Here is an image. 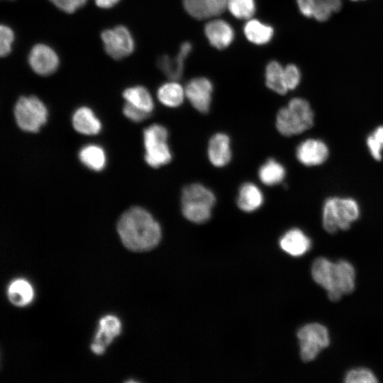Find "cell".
I'll return each instance as SVG.
<instances>
[{"instance_id": "d590c367", "label": "cell", "mask_w": 383, "mask_h": 383, "mask_svg": "<svg viewBox=\"0 0 383 383\" xmlns=\"http://www.w3.org/2000/svg\"><path fill=\"white\" fill-rule=\"evenodd\" d=\"M120 0H94L96 5L101 9H110L119 2Z\"/></svg>"}, {"instance_id": "d6a6232c", "label": "cell", "mask_w": 383, "mask_h": 383, "mask_svg": "<svg viewBox=\"0 0 383 383\" xmlns=\"http://www.w3.org/2000/svg\"><path fill=\"white\" fill-rule=\"evenodd\" d=\"M284 79L289 91L296 89L301 81L299 67L294 64H289L284 67Z\"/></svg>"}, {"instance_id": "e0dca14e", "label": "cell", "mask_w": 383, "mask_h": 383, "mask_svg": "<svg viewBox=\"0 0 383 383\" xmlns=\"http://www.w3.org/2000/svg\"><path fill=\"white\" fill-rule=\"evenodd\" d=\"M208 158L216 167L226 166L231 159L230 138L223 133L214 134L209 140L207 148Z\"/></svg>"}, {"instance_id": "2e32d148", "label": "cell", "mask_w": 383, "mask_h": 383, "mask_svg": "<svg viewBox=\"0 0 383 383\" xmlns=\"http://www.w3.org/2000/svg\"><path fill=\"white\" fill-rule=\"evenodd\" d=\"M192 49L189 42L183 43L176 57L164 55L157 60L159 69L170 79L178 80L182 76L184 63Z\"/></svg>"}, {"instance_id": "4316f807", "label": "cell", "mask_w": 383, "mask_h": 383, "mask_svg": "<svg viewBox=\"0 0 383 383\" xmlns=\"http://www.w3.org/2000/svg\"><path fill=\"white\" fill-rule=\"evenodd\" d=\"M285 174L284 167L272 158L262 164L258 171L260 180L267 186H273L282 182Z\"/></svg>"}, {"instance_id": "f546056e", "label": "cell", "mask_w": 383, "mask_h": 383, "mask_svg": "<svg viewBox=\"0 0 383 383\" xmlns=\"http://www.w3.org/2000/svg\"><path fill=\"white\" fill-rule=\"evenodd\" d=\"M367 145L374 159L381 160L383 151V126L376 128L368 135Z\"/></svg>"}, {"instance_id": "836d02e7", "label": "cell", "mask_w": 383, "mask_h": 383, "mask_svg": "<svg viewBox=\"0 0 383 383\" xmlns=\"http://www.w3.org/2000/svg\"><path fill=\"white\" fill-rule=\"evenodd\" d=\"M60 10L72 13L82 7L87 0H49Z\"/></svg>"}, {"instance_id": "3957f363", "label": "cell", "mask_w": 383, "mask_h": 383, "mask_svg": "<svg viewBox=\"0 0 383 383\" xmlns=\"http://www.w3.org/2000/svg\"><path fill=\"white\" fill-rule=\"evenodd\" d=\"M314 114L309 103L295 97L280 109L276 116V128L284 136L300 134L313 125Z\"/></svg>"}, {"instance_id": "484cf974", "label": "cell", "mask_w": 383, "mask_h": 383, "mask_svg": "<svg viewBox=\"0 0 383 383\" xmlns=\"http://www.w3.org/2000/svg\"><path fill=\"white\" fill-rule=\"evenodd\" d=\"M123 96L126 102L133 106L151 113L154 109V103L148 90L142 86H135L126 89Z\"/></svg>"}, {"instance_id": "5b68a950", "label": "cell", "mask_w": 383, "mask_h": 383, "mask_svg": "<svg viewBox=\"0 0 383 383\" xmlns=\"http://www.w3.org/2000/svg\"><path fill=\"white\" fill-rule=\"evenodd\" d=\"M357 202L352 198L329 197L323 206L322 221L324 229L333 233L339 230H347L360 216Z\"/></svg>"}, {"instance_id": "30bf717a", "label": "cell", "mask_w": 383, "mask_h": 383, "mask_svg": "<svg viewBox=\"0 0 383 383\" xmlns=\"http://www.w3.org/2000/svg\"><path fill=\"white\" fill-rule=\"evenodd\" d=\"M28 60L32 70L41 76L52 74L57 70L60 64L57 52L44 43H38L33 46Z\"/></svg>"}, {"instance_id": "7a4b0ae2", "label": "cell", "mask_w": 383, "mask_h": 383, "mask_svg": "<svg viewBox=\"0 0 383 383\" xmlns=\"http://www.w3.org/2000/svg\"><path fill=\"white\" fill-rule=\"evenodd\" d=\"M311 275L333 301L339 300L343 294L351 293L355 288V271L347 260L332 262L326 257H318L312 264Z\"/></svg>"}, {"instance_id": "6da1fadb", "label": "cell", "mask_w": 383, "mask_h": 383, "mask_svg": "<svg viewBox=\"0 0 383 383\" xmlns=\"http://www.w3.org/2000/svg\"><path fill=\"white\" fill-rule=\"evenodd\" d=\"M117 231L123 245L133 252L148 251L157 246L161 238L159 223L139 206L130 208L121 216Z\"/></svg>"}, {"instance_id": "52a82bcc", "label": "cell", "mask_w": 383, "mask_h": 383, "mask_svg": "<svg viewBox=\"0 0 383 383\" xmlns=\"http://www.w3.org/2000/svg\"><path fill=\"white\" fill-rule=\"evenodd\" d=\"M45 104L36 96H21L14 106V116L20 128L28 132H38L47 120Z\"/></svg>"}, {"instance_id": "603a6c76", "label": "cell", "mask_w": 383, "mask_h": 383, "mask_svg": "<svg viewBox=\"0 0 383 383\" xmlns=\"http://www.w3.org/2000/svg\"><path fill=\"white\" fill-rule=\"evenodd\" d=\"M157 96L164 106L170 108L179 106L186 97L184 88L174 80L162 84L157 89Z\"/></svg>"}, {"instance_id": "cb8c5ba5", "label": "cell", "mask_w": 383, "mask_h": 383, "mask_svg": "<svg viewBox=\"0 0 383 383\" xmlns=\"http://www.w3.org/2000/svg\"><path fill=\"white\" fill-rule=\"evenodd\" d=\"M246 38L255 45H264L271 40L274 34L273 28L257 19H249L244 26Z\"/></svg>"}, {"instance_id": "d6986e66", "label": "cell", "mask_w": 383, "mask_h": 383, "mask_svg": "<svg viewBox=\"0 0 383 383\" xmlns=\"http://www.w3.org/2000/svg\"><path fill=\"white\" fill-rule=\"evenodd\" d=\"M279 245L287 253L294 257H299L310 250L311 240L301 230L292 228L282 235Z\"/></svg>"}, {"instance_id": "8fae6325", "label": "cell", "mask_w": 383, "mask_h": 383, "mask_svg": "<svg viewBox=\"0 0 383 383\" xmlns=\"http://www.w3.org/2000/svg\"><path fill=\"white\" fill-rule=\"evenodd\" d=\"M185 96L192 106L199 112L206 113L210 109L213 85L205 77L189 80L184 87Z\"/></svg>"}, {"instance_id": "ffe728a7", "label": "cell", "mask_w": 383, "mask_h": 383, "mask_svg": "<svg viewBox=\"0 0 383 383\" xmlns=\"http://www.w3.org/2000/svg\"><path fill=\"white\" fill-rule=\"evenodd\" d=\"M264 201V196L260 188L253 183L243 184L238 192L237 205L245 212H252L258 209Z\"/></svg>"}, {"instance_id": "4fadbf2b", "label": "cell", "mask_w": 383, "mask_h": 383, "mask_svg": "<svg viewBox=\"0 0 383 383\" xmlns=\"http://www.w3.org/2000/svg\"><path fill=\"white\" fill-rule=\"evenodd\" d=\"M301 13L321 22L329 19L341 9V0H296Z\"/></svg>"}, {"instance_id": "e575fe53", "label": "cell", "mask_w": 383, "mask_h": 383, "mask_svg": "<svg viewBox=\"0 0 383 383\" xmlns=\"http://www.w3.org/2000/svg\"><path fill=\"white\" fill-rule=\"evenodd\" d=\"M123 113L128 118L135 122L142 121L150 116V113L141 110L132 104L126 102Z\"/></svg>"}, {"instance_id": "8d00e7d4", "label": "cell", "mask_w": 383, "mask_h": 383, "mask_svg": "<svg viewBox=\"0 0 383 383\" xmlns=\"http://www.w3.org/2000/svg\"><path fill=\"white\" fill-rule=\"evenodd\" d=\"M351 1H360V0H351Z\"/></svg>"}, {"instance_id": "d4e9b609", "label": "cell", "mask_w": 383, "mask_h": 383, "mask_svg": "<svg viewBox=\"0 0 383 383\" xmlns=\"http://www.w3.org/2000/svg\"><path fill=\"white\" fill-rule=\"evenodd\" d=\"M265 83L277 94L284 95L289 91L284 79V67L277 61H271L266 66Z\"/></svg>"}, {"instance_id": "9c48e42d", "label": "cell", "mask_w": 383, "mask_h": 383, "mask_svg": "<svg viewBox=\"0 0 383 383\" xmlns=\"http://www.w3.org/2000/svg\"><path fill=\"white\" fill-rule=\"evenodd\" d=\"M101 38L106 52L114 60H121L130 55L135 49L133 38L124 26L103 30Z\"/></svg>"}, {"instance_id": "9a60e30c", "label": "cell", "mask_w": 383, "mask_h": 383, "mask_svg": "<svg viewBox=\"0 0 383 383\" xmlns=\"http://www.w3.org/2000/svg\"><path fill=\"white\" fill-rule=\"evenodd\" d=\"M186 11L199 20L213 18L227 9V0H183Z\"/></svg>"}, {"instance_id": "8992f818", "label": "cell", "mask_w": 383, "mask_h": 383, "mask_svg": "<svg viewBox=\"0 0 383 383\" xmlns=\"http://www.w3.org/2000/svg\"><path fill=\"white\" fill-rule=\"evenodd\" d=\"M167 138V130L162 125L152 124L144 130L145 160L149 166L157 168L171 161Z\"/></svg>"}, {"instance_id": "44dd1931", "label": "cell", "mask_w": 383, "mask_h": 383, "mask_svg": "<svg viewBox=\"0 0 383 383\" xmlns=\"http://www.w3.org/2000/svg\"><path fill=\"white\" fill-rule=\"evenodd\" d=\"M74 128L79 133L84 135L97 134L101 128L99 119L91 109L82 106L77 109L72 116Z\"/></svg>"}, {"instance_id": "1f68e13d", "label": "cell", "mask_w": 383, "mask_h": 383, "mask_svg": "<svg viewBox=\"0 0 383 383\" xmlns=\"http://www.w3.org/2000/svg\"><path fill=\"white\" fill-rule=\"evenodd\" d=\"M15 35L13 30L6 25L0 27V54L1 57L9 55L12 50Z\"/></svg>"}, {"instance_id": "83f0119b", "label": "cell", "mask_w": 383, "mask_h": 383, "mask_svg": "<svg viewBox=\"0 0 383 383\" xmlns=\"http://www.w3.org/2000/svg\"><path fill=\"white\" fill-rule=\"evenodd\" d=\"M79 157L84 165L95 171L102 170L106 163V157L103 149L95 145L84 147L80 150Z\"/></svg>"}, {"instance_id": "ba28073f", "label": "cell", "mask_w": 383, "mask_h": 383, "mask_svg": "<svg viewBox=\"0 0 383 383\" xmlns=\"http://www.w3.org/2000/svg\"><path fill=\"white\" fill-rule=\"evenodd\" d=\"M300 345V354L306 362L314 360L321 350L330 343L328 329L318 323H308L297 333Z\"/></svg>"}, {"instance_id": "5bb4252c", "label": "cell", "mask_w": 383, "mask_h": 383, "mask_svg": "<svg viewBox=\"0 0 383 383\" xmlns=\"http://www.w3.org/2000/svg\"><path fill=\"white\" fill-rule=\"evenodd\" d=\"M121 330V321L116 316L107 315L101 318L99 328L91 345V351L96 355L103 354L113 338L120 334Z\"/></svg>"}, {"instance_id": "7c38bea8", "label": "cell", "mask_w": 383, "mask_h": 383, "mask_svg": "<svg viewBox=\"0 0 383 383\" xmlns=\"http://www.w3.org/2000/svg\"><path fill=\"white\" fill-rule=\"evenodd\" d=\"M329 155L326 144L315 138H309L302 141L297 147L296 156L297 160L305 166H316L323 163Z\"/></svg>"}, {"instance_id": "277c9868", "label": "cell", "mask_w": 383, "mask_h": 383, "mask_svg": "<svg viewBox=\"0 0 383 383\" xmlns=\"http://www.w3.org/2000/svg\"><path fill=\"white\" fill-rule=\"evenodd\" d=\"M216 197L213 192L199 183L185 186L182 192L183 216L195 223L206 222L211 217Z\"/></svg>"}, {"instance_id": "f1b7e54d", "label": "cell", "mask_w": 383, "mask_h": 383, "mask_svg": "<svg viewBox=\"0 0 383 383\" xmlns=\"http://www.w3.org/2000/svg\"><path fill=\"white\" fill-rule=\"evenodd\" d=\"M227 9L238 19L249 20L255 13V0H227Z\"/></svg>"}, {"instance_id": "4dcf8cb0", "label": "cell", "mask_w": 383, "mask_h": 383, "mask_svg": "<svg viewBox=\"0 0 383 383\" xmlns=\"http://www.w3.org/2000/svg\"><path fill=\"white\" fill-rule=\"evenodd\" d=\"M347 383H374L378 380L374 374L367 368L358 367L347 372L345 377Z\"/></svg>"}, {"instance_id": "ac0fdd59", "label": "cell", "mask_w": 383, "mask_h": 383, "mask_svg": "<svg viewBox=\"0 0 383 383\" xmlns=\"http://www.w3.org/2000/svg\"><path fill=\"white\" fill-rule=\"evenodd\" d=\"M204 33L210 44L219 50L227 48L234 38L233 28L222 19H213L207 23Z\"/></svg>"}, {"instance_id": "7402d4cb", "label": "cell", "mask_w": 383, "mask_h": 383, "mask_svg": "<svg viewBox=\"0 0 383 383\" xmlns=\"http://www.w3.org/2000/svg\"><path fill=\"white\" fill-rule=\"evenodd\" d=\"M7 295L12 304L23 307L28 305L33 301L34 291L27 280L19 278L11 282L8 287Z\"/></svg>"}]
</instances>
